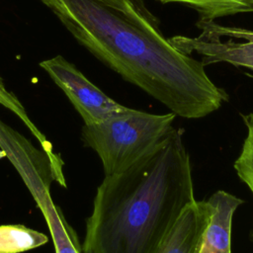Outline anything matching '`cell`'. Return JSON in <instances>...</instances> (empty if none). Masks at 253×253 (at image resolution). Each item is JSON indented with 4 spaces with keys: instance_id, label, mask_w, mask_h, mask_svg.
<instances>
[{
    "instance_id": "obj_1",
    "label": "cell",
    "mask_w": 253,
    "mask_h": 253,
    "mask_svg": "<svg viewBox=\"0 0 253 253\" xmlns=\"http://www.w3.org/2000/svg\"><path fill=\"white\" fill-rule=\"evenodd\" d=\"M95 57L186 119L228 100L205 65L175 47L145 0H40Z\"/></svg>"
},
{
    "instance_id": "obj_2",
    "label": "cell",
    "mask_w": 253,
    "mask_h": 253,
    "mask_svg": "<svg viewBox=\"0 0 253 253\" xmlns=\"http://www.w3.org/2000/svg\"><path fill=\"white\" fill-rule=\"evenodd\" d=\"M195 201L183 131L173 127L126 170L106 175L86 222L83 253H155L183 210Z\"/></svg>"
},
{
    "instance_id": "obj_3",
    "label": "cell",
    "mask_w": 253,
    "mask_h": 253,
    "mask_svg": "<svg viewBox=\"0 0 253 253\" xmlns=\"http://www.w3.org/2000/svg\"><path fill=\"white\" fill-rule=\"evenodd\" d=\"M176 115L130 108L101 123L84 125L82 138L100 157L105 176L123 172L152 151L174 127Z\"/></svg>"
},
{
    "instance_id": "obj_4",
    "label": "cell",
    "mask_w": 253,
    "mask_h": 253,
    "mask_svg": "<svg viewBox=\"0 0 253 253\" xmlns=\"http://www.w3.org/2000/svg\"><path fill=\"white\" fill-rule=\"evenodd\" d=\"M197 37L174 36L171 43L180 51L202 56L204 65L225 62L253 71V31L200 19Z\"/></svg>"
},
{
    "instance_id": "obj_5",
    "label": "cell",
    "mask_w": 253,
    "mask_h": 253,
    "mask_svg": "<svg viewBox=\"0 0 253 253\" xmlns=\"http://www.w3.org/2000/svg\"><path fill=\"white\" fill-rule=\"evenodd\" d=\"M40 66L67 96L83 119L84 125L101 123L126 108L107 96L61 55L42 60Z\"/></svg>"
},
{
    "instance_id": "obj_6",
    "label": "cell",
    "mask_w": 253,
    "mask_h": 253,
    "mask_svg": "<svg viewBox=\"0 0 253 253\" xmlns=\"http://www.w3.org/2000/svg\"><path fill=\"white\" fill-rule=\"evenodd\" d=\"M243 202L222 190L214 192L207 200L210 217L202 236L199 253H231L232 218Z\"/></svg>"
},
{
    "instance_id": "obj_7",
    "label": "cell",
    "mask_w": 253,
    "mask_h": 253,
    "mask_svg": "<svg viewBox=\"0 0 253 253\" xmlns=\"http://www.w3.org/2000/svg\"><path fill=\"white\" fill-rule=\"evenodd\" d=\"M210 217L207 201H194L181 212L155 253H199Z\"/></svg>"
},
{
    "instance_id": "obj_8",
    "label": "cell",
    "mask_w": 253,
    "mask_h": 253,
    "mask_svg": "<svg viewBox=\"0 0 253 253\" xmlns=\"http://www.w3.org/2000/svg\"><path fill=\"white\" fill-rule=\"evenodd\" d=\"M36 202L46 220L55 253H83L76 232L66 221L60 208L52 203L50 195L42 196Z\"/></svg>"
},
{
    "instance_id": "obj_9",
    "label": "cell",
    "mask_w": 253,
    "mask_h": 253,
    "mask_svg": "<svg viewBox=\"0 0 253 253\" xmlns=\"http://www.w3.org/2000/svg\"><path fill=\"white\" fill-rule=\"evenodd\" d=\"M48 237L42 232L22 224L0 225V253H21L45 244Z\"/></svg>"
},
{
    "instance_id": "obj_10",
    "label": "cell",
    "mask_w": 253,
    "mask_h": 253,
    "mask_svg": "<svg viewBox=\"0 0 253 253\" xmlns=\"http://www.w3.org/2000/svg\"><path fill=\"white\" fill-rule=\"evenodd\" d=\"M162 3H182L195 9L200 19L213 20L239 13L253 12V0H158Z\"/></svg>"
},
{
    "instance_id": "obj_11",
    "label": "cell",
    "mask_w": 253,
    "mask_h": 253,
    "mask_svg": "<svg viewBox=\"0 0 253 253\" xmlns=\"http://www.w3.org/2000/svg\"><path fill=\"white\" fill-rule=\"evenodd\" d=\"M0 104L7 108L8 110H10L13 114H15L25 125L26 126L29 128V130L33 133V135L40 141L42 150L48 154V156L55 162L57 163H61V160L59 159V157L53 153L52 148H51V144L49 143V141L45 138V136L41 132V130L34 125V123L32 122V120L29 118L24 106L22 105V103L19 101V99L12 93L10 92L2 78L0 77Z\"/></svg>"
},
{
    "instance_id": "obj_12",
    "label": "cell",
    "mask_w": 253,
    "mask_h": 253,
    "mask_svg": "<svg viewBox=\"0 0 253 253\" xmlns=\"http://www.w3.org/2000/svg\"><path fill=\"white\" fill-rule=\"evenodd\" d=\"M242 120L247 129L241 151L234 161V169L239 179L245 183L253 194V112L242 115ZM253 238V230L251 233Z\"/></svg>"
}]
</instances>
